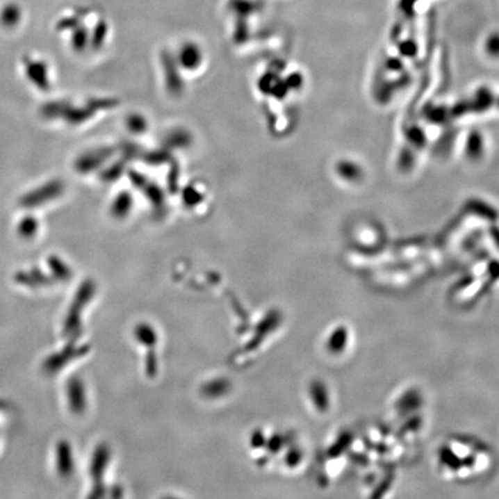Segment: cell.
<instances>
[{"mask_svg": "<svg viewBox=\"0 0 499 499\" xmlns=\"http://www.w3.org/2000/svg\"><path fill=\"white\" fill-rule=\"evenodd\" d=\"M57 188H58L57 184H45L43 188H36L22 199V205L26 207H36V206L43 205V202H48L49 199L55 197L54 193L57 191Z\"/></svg>", "mask_w": 499, "mask_h": 499, "instance_id": "obj_1", "label": "cell"}, {"mask_svg": "<svg viewBox=\"0 0 499 499\" xmlns=\"http://www.w3.org/2000/svg\"><path fill=\"white\" fill-rule=\"evenodd\" d=\"M27 73H38L35 76H31V79L35 85H38L40 88H47L48 85V79H47V67L42 63L29 62L26 65Z\"/></svg>", "mask_w": 499, "mask_h": 499, "instance_id": "obj_2", "label": "cell"}, {"mask_svg": "<svg viewBox=\"0 0 499 499\" xmlns=\"http://www.w3.org/2000/svg\"><path fill=\"white\" fill-rule=\"evenodd\" d=\"M36 227H38V223H36V221L31 219V218H27V219L22 220V222H21V233L24 234V235H26V236H31L33 234H35Z\"/></svg>", "mask_w": 499, "mask_h": 499, "instance_id": "obj_3", "label": "cell"}]
</instances>
